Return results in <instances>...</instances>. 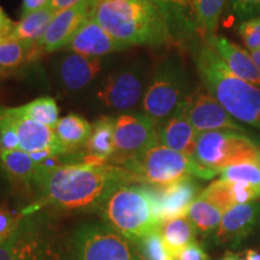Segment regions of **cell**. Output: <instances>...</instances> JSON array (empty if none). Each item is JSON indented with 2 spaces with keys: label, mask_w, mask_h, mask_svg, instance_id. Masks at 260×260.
Here are the masks:
<instances>
[{
  "label": "cell",
  "mask_w": 260,
  "mask_h": 260,
  "mask_svg": "<svg viewBox=\"0 0 260 260\" xmlns=\"http://www.w3.org/2000/svg\"><path fill=\"white\" fill-rule=\"evenodd\" d=\"M151 190L153 195L155 213L160 224L187 216L190 205L199 197V187L193 177L184 178L169 186H151Z\"/></svg>",
  "instance_id": "14"
},
{
  "label": "cell",
  "mask_w": 260,
  "mask_h": 260,
  "mask_svg": "<svg viewBox=\"0 0 260 260\" xmlns=\"http://www.w3.org/2000/svg\"><path fill=\"white\" fill-rule=\"evenodd\" d=\"M51 0H22V17L50 6Z\"/></svg>",
  "instance_id": "39"
},
{
  "label": "cell",
  "mask_w": 260,
  "mask_h": 260,
  "mask_svg": "<svg viewBox=\"0 0 260 260\" xmlns=\"http://www.w3.org/2000/svg\"><path fill=\"white\" fill-rule=\"evenodd\" d=\"M228 8L240 22L260 15V0H228Z\"/></svg>",
  "instance_id": "35"
},
{
  "label": "cell",
  "mask_w": 260,
  "mask_h": 260,
  "mask_svg": "<svg viewBox=\"0 0 260 260\" xmlns=\"http://www.w3.org/2000/svg\"><path fill=\"white\" fill-rule=\"evenodd\" d=\"M68 260H142L121 234L105 223H84L69 241Z\"/></svg>",
  "instance_id": "8"
},
{
  "label": "cell",
  "mask_w": 260,
  "mask_h": 260,
  "mask_svg": "<svg viewBox=\"0 0 260 260\" xmlns=\"http://www.w3.org/2000/svg\"><path fill=\"white\" fill-rule=\"evenodd\" d=\"M126 48L125 45L113 39L92 16L75 32L65 50L87 57L105 58Z\"/></svg>",
  "instance_id": "15"
},
{
  "label": "cell",
  "mask_w": 260,
  "mask_h": 260,
  "mask_svg": "<svg viewBox=\"0 0 260 260\" xmlns=\"http://www.w3.org/2000/svg\"><path fill=\"white\" fill-rule=\"evenodd\" d=\"M135 245L142 260H172L159 230L139 240Z\"/></svg>",
  "instance_id": "32"
},
{
  "label": "cell",
  "mask_w": 260,
  "mask_h": 260,
  "mask_svg": "<svg viewBox=\"0 0 260 260\" xmlns=\"http://www.w3.org/2000/svg\"><path fill=\"white\" fill-rule=\"evenodd\" d=\"M159 145V129L144 113H123L115 119V152L109 162L124 168Z\"/></svg>",
  "instance_id": "10"
},
{
  "label": "cell",
  "mask_w": 260,
  "mask_h": 260,
  "mask_svg": "<svg viewBox=\"0 0 260 260\" xmlns=\"http://www.w3.org/2000/svg\"><path fill=\"white\" fill-rule=\"evenodd\" d=\"M15 24V22H12L11 19L9 18V16L5 14L4 10L0 6V41L11 37L12 31H14Z\"/></svg>",
  "instance_id": "40"
},
{
  "label": "cell",
  "mask_w": 260,
  "mask_h": 260,
  "mask_svg": "<svg viewBox=\"0 0 260 260\" xmlns=\"http://www.w3.org/2000/svg\"><path fill=\"white\" fill-rule=\"evenodd\" d=\"M226 0H193V17L195 28L203 40L217 35L220 16Z\"/></svg>",
  "instance_id": "25"
},
{
  "label": "cell",
  "mask_w": 260,
  "mask_h": 260,
  "mask_svg": "<svg viewBox=\"0 0 260 260\" xmlns=\"http://www.w3.org/2000/svg\"><path fill=\"white\" fill-rule=\"evenodd\" d=\"M115 119L111 116H102L93 123L83 147L82 161L109 162L115 152Z\"/></svg>",
  "instance_id": "20"
},
{
  "label": "cell",
  "mask_w": 260,
  "mask_h": 260,
  "mask_svg": "<svg viewBox=\"0 0 260 260\" xmlns=\"http://www.w3.org/2000/svg\"><path fill=\"white\" fill-rule=\"evenodd\" d=\"M259 223L260 203L258 200L236 205L224 213L222 222L216 229V241L237 245L248 236Z\"/></svg>",
  "instance_id": "16"
},
{
  "label": "cell",
  "mask_w": 260,
  "mask_h": 260,
  "mask_svg": "<svg viewBox=\"0 0 260 260\" xmlns=\"http://www.w3.org/2000/svg\"><path fill=\"white\" fill-rule=\"evenodd\" d=\"M50 239L35 218H22L11 235L0 243V260H22Z\"/></svg>",
  "instance_id": "17"
},
{
  "label": "cell",
  "mask_w": 260,
  "mask_h": 260,
  "mask_svg": "<svg viewBox=\"0 0 260 260\" xmlns=\"http://www.w3.org/2000/svg\"><path fill=\"white\" fill-rule=\"evenodd\" d=\"M219 180L242 182L260 188V167L256 161H247L223 169L219 172Z\"/></svg>",
  "instance_id": "31"
},
{
  "label": "cell",
  "mask_w": 260,
  "mask_h": 260,
  "mask_svg": "<svg viewBox=\"0 0 260 260\" xmlns=\"http://www.w3.org/2000/svg\"><path fill=\"white\" fill-rule=\"evenodd\" d=\"M195 65L204 87L236 121L260 130V88L226 68L207 44L195 52Z\"/></svg>",
  "instance_id": "3"
},
{
  "label": "cell",
  "mask_w": 260,
  "mask_h": 260,
  "mask_svg": "<svg viewBox=\"0 0 260 260\" xmlns=\"http://www.w3.org/2000/svg\"><path fill=\"white\" fill-rule=\"evenodd\" d=\"M3 112L14 124L18 135L19 149L22 151L34 153L45 148L61 146L51 126L19 115L15 107H3Z\"/></svg>",
  "instance_id": "19"
},
{
  "label": "cell",
  "mask_w": 260,
  "mask_h": 260,
  "mask_svg": "<svg viewBox=\"0 0 260 260\" xmlns=\"http://www.w3.org/2000/svg\"><path fill=\"white\" fill-rule=\"evenodd\" d=\"M53 130L58 141L69 154L84 147L92 132V124L82 116L69 113L58 119Z\"/></svg>",
  "instance_id": "24"
},
{
  "label": "cell",
  "mask_w": 260,
  "mask_h": 260,
  "mask_svg": "<svg viewBox=\"0 0 260 260\" xmlns=\"http://www.w3.org/2000/svg\"><path fill=\"white\" fill-rule=\"evenodd\" d=\"M5 239H6V237H3V236H0V243H2L3 241H4Z\"/></svg>",
  "instance_id": "46"
},
{
  "label": "cell",
  "mask_w": 260,
  "mask_h": 260,
  "mask_svg": "<svg viewBox=\"0 0 260 260\" xmlns=\"http://www.w3.org/2000/svg\"><path fill=\"white\" fill-rule=\"evenodd\" d=\"M245 260H260V253L253 251V249H249V251L246 252Z\"/></svg>",
  "instance_id": "42"
},
{
  "label": "cell",
  "mask_w": 260,
  "mask_h": 260,
  "mask_svg": "<svg viewBox=\"0 0 260 260\" xmlns=\"http://www.w3.org/2000/svg\"><path fill=\"white\" fill-rule=\"evenodd\" d=\"M56 14L57 11H54L51 6H47L40 11L23 16L21 21L16 22L14 31L10 38L17 39L28 44H38L39 40L44 37L45 31Z\"/></svg>",
  "instance_id": "26"
},
{
  "label": "cell",
  "mask_w": 260,
  "mask_h": 260,
  "mask_svg": "<svg viewBox=\"0 0 260 260\" xmlns=\"http://www.w3.org/2000/svg\"><path fill=\"white\" fill-rule=\"evenodd\" d=\"M258 147L243 133L216 130L199 133L193 157L195 160L219 175L228 167L256 161Z\"/></svg>",
  "instance_id": "9"
},
{
  "label": "cell",
  "mask_w": 260,
  "mask_h": 260,
  "mask_svg": "<svg viewBox=\"0 0 260 260\" xmlns=\"http://www.w3.org/2000/svg\"><path fill=\"white\" fill-rule=\"evenodd\" d=\"M19 115L28 117L32 121L54 128L59 119V109L57 102L51 96H41L25 105L15 107Z\"/></svg>",
  "instance_id": "30"
},
{
  "label": "cell",
  "mask_w": 260,
  "mask_h": 260,
  "mask_svg": "<svg viewBox=\"0 0 260 260\" xmlns=\"http://www.w3.org/2000/svg\"><path fill=\"white\" fill-rule=\"evenodd\" d=\"M106 58L87 57L74 52L59 53L52 60L58 87L70 95H80L92 89L109 67Z\"/></svg>",
  "instance_id": "11"
},
{
  "label": "cell",
  "mask_w": 260,
  "mask_h": 260,
  "mask_svg": "<svg viewBox=\"0 0 260 260\" xmlns=\"http://www.w3.org/2000/svg\"><path fill=\"white\" fill-rule=\"evenodd\" d=\"M42 56L37 44L8 38L0 41V77L17 73Z\"/></svg>",
  "instance_id": "22"
},
{
  "label": "cell",
  "mask_w": 260,
  "mask_h": 260,
  "mask_svg": "<svg viewBox=\"0 0 260 260\" xmlns=\"http://www.w3.org/2000/svg\"><path fill=\"white\" fill-rule=\"evenodd\" d=\"M96 3L98 0H84L80 4L57 12L44 37L37 44L41 53H52L67 47L75 32L92 17Z\"/></svg>",
  "instance_id": "13"
},
{
  "label": "cell",
  "mask_w": 260,
  "mask_h": 260,
  "mask_svg": "<svg viewBox=\"0 0 260 260\" xmlns=\"http://www.w3.org/2000/svg\"><path fill=\"white\" fill-rule=\"evenodd\" d=\"M198 135L199 133L181 110L159 129V144L193 157Z\"/></svg>",
  "instance_id": "21"
},
{
  "label": "cell",
  "mask_w": 260,
  "mask_h": 260,
  "mask_svg": "<svg viewBox=\"0 0 260 260\" xmlns=\"http://www.w3.org/2000/svg\"><path fill=\"white\" fill-rule=\"evenodd\" d=\"M172 260H209V255L199 243L193 242L180 252L172 254Z\"/></svg>",
  "instance_id": "37"
},
{
  "label": "cell",
  "mask_w": 260,
  "mask_h": 260,
  "mask_svg": "<svg viewBox=\"0 0 260 260\" xmlns=\"http://www.w3.org/2000/svg\"><path fill=\"white\" fill-rule=\"evenodd\" d=\"M167 19L175 41L197 34L193 17V0H153Z\"/></svg>",
  "instance_id": "23"
},
{
  "label": "cell",
  "mask_w": 260,
  "mask_h": 260,
  "mask_svg": "<svg viewBox=\"0 0 260 260\" xmlns=\"http://www.w3.org/2000/svg\"><path fill=\"white\" fill-rule=\"evenodd\" d=\"M149 79L146 64L132 60L119 65L100 81L94 93V103L107 111L126 113L142 103Z\"/></svg>",
  "instance_id": "7"
},
{
  "label": "cell",
  "mask_w": 260,
  "mask_h": 260,
  "mask_svg": "<svg viewBox=\"0 0 260 260\" xmlns=\"http://www.w3.org/2000/svg\"><path fill=\"white\" fill-rule=\"evenodd\" d=\"M182 111L198 133L228 130L247 134V129L240 125L205 87L190 93Z\"/></svg>",
  "instance_id": "12"
},
{
  "label": "cell",
  "mask_w": 260,
  "mask_h": 260,
  "mask_svg": "<svg viewBox=\"0 0 260 260\" xmlns=\"http://www.w3.org/2000/svg\"><path fill=\"white\" fill-rule=\"evenodd\" d=\"M200 198L210 201L211 204H213L214 206L218 207L220 211H223L224 213L228 210H230L232 207L236 206L234 203L232 190H230V183L229 181H223V180H217L212 182L206 189L201 191L199 194Z\"/></svg>",
  "instance_id": "33"
},
{
  "label": "cell",
  "mask_w": 260,
  "mask_h": 260,
  "mask_svg": "<svg viewBox=\"0 0 260 260\" xmlns=\"http://www.w3.org/2000/svg\"><path fill=\"white\" fill-rule=\"evenodd\" d=\"M189 81L184 67L177 57L162 60L149 79L142 99V113L158 129L178 113L190 95Z\"/></svg>",
  "instance_id": "5"
},
{
  "label": "cell",
  "mask_w": 260,
  "mask_h": 260,
  "mask_svg": "<svg viewBox=\"0 0 260 260\" xmlns=\"http://www.w3.org/2000/svg\"><path fill=\"white\" fill-rule=\"evenodd\" d=\"M223 216V211L200 197L194 200L187 213V217L194 224L197 230L204 234L216 230L222 222Z\"/></svg>",
  "instance_id": "29"
},
{
  "label": "cell",
  "mask_w": 260,
  "mask_h": 260,
  "mask_svg": "<svg viewBox=\"0 0 260 260\" xmlns=\"http://www.w3.org/2000/svg\"><path fill=\"white\" fill-rule=\"evenodd\" d=\"M124 168L134 172L138 182L153 187L169 186L188 177L211 180L218 175L200 165L191 155L180 153L160 144Z\"/></svg>",
  "instance_id": "6"
},
{
  "label": "cell",
  "mask_w": 260,
  "mask_h": 260,
  "mask_svg": "<svg viewBox=\"0 0 260 260\" xmlns=\"http://www.w3.org/2000/svg\"><path fill=\"white\" fill-rule=\"evenodd\" d=\"M220 260H243V259H241V256H240L239 254H235V253H232V252H228Z\"/></svg>",
  "instance_id": "44"
},
{
  "label": "cell",
  "mask_w": 260,
  "mask_h": 260,
  "mask_svg": "<svg viewBox=\"0 0 260 260\" xmlns=\"http://www.w3.org/2000/svg\"><path fill=\"white\" fill-rule=\"evenodd\" d=\"M256 162H258V165L260 167V147H258V155H256Z\"/></svg>",
  "instance_id": "45"
},
{
  "label": "cell",
  "mask_w": 260,
  "mask_h": 260,
  "mask_svg": "<svg viewBox=\"0 0 260 260\" xmlns=\"http://www.w3.org/2000/svg\"><path fill=\"white\" fill-rule=\"evenodd\" d=\"M204 42L216 52L217 56L234 75L247 82L260 86V71L249 52L237 46L235 42L230 41L229 39L219 35H214Z\"/></svg>",
  "instance_id": "18"
},
{
  "label": "cell",
  "mask_w": 260,
  "mask_h": 260,
  "mask_svg": "<svg viewBox=\"0 0 260 260\" xmlns=\"http://www.w3.org/2000/svg\"><path fill=\"white\" fill-rule=\"evenodd\" d=\"M139 183L134 172L110 162L80 161L46 168L40 164L34 186L40 205L71 212L100 210L118 188Z\"/></svg>",
  "instance_id": "1"
},
{
  "label": "cell",
  "mask_w": 260,
  "mask_h": 260,
  "mask_svg": "<svg viewBox=\"0 0 260 260\" xmlns=\"http://www.w3.org/2000/svg\"><path fill=\"white\" fill-rule=\"evenodd\" d=\"M249 53H251L252 59L254 60V63H255V65H256V68H258L259 71H260V48H259V50L251 51V52H249Z\"/></svg>",
  "instance_id": "43"
},
{
  "label": "cell",
  "mask_w": 260,
  "mask_h": 260,
  "mask_svg": "<svg viewBox=\"0 0 260 260\" xmlns=\"http://www.w3.org/2000/svg\"><path fill=\"white\" fill-rule=\"evenodd\" d=\"M82 2H84V0H51L50 6L54 10V11L59 12L61 10L71 8V6L80 4V3Z\"/></svg>",
  "instance_id": "41"
},
{
  "label": "cell",
  "mask_w": 260,
  "mask_h": 260,
  "mask_svg": "<svg viewBox=\"0 0 260 260\" xmlns=\"http://www.w3.org/2000/svg\"><path fill=\"white\" fill-rule=\"evenodd\" d=\"M159 232L171 255L195 242L197 236V228L187 216L161 223Z\"/></svg>",
  "instance_id": "27"
},
{
  "label": "cell",
  "mask_w": 260,
  "mask_h": 260,
  "mask_svg": "<svg viewBox=\"0 0 260 260\" xmlns=\"http://www.w3.org/2000/svg\"><path fill=\"white\" fill-rule=\"evenodd\" d=\"M93 18L126 47H157L175 42L167 19L153 0H98Z\"/></svg>",
  "instance_id": "2"
},
{
  "label": "cell",
  "mask_w": 260,
  "mask_h": 260,
  "mask_svg": "<svg viewBox=\"0 0 260 260\" xmlns=\"http://www.w3.org/2000/svg\"><path fill=\"white\" fill-rule=\"evenodd\" d=\"M22 260H63L58 247L54 243V239L46 240L40 247H38L34 252L24 256Z\"/></svg>",
  "instance_id": "36"
},
{
  "label": "cell",
  "mask_w": 260,
  "mask_h": 260,
  "mask_svg": "<svg viewBox=\"0 0 260 260\" xmlns=\"http://www.w3.org/2000/svg\"><path fill=\"white\" fill-rule=\"evenodd\" d=\"M102 214L111 229L135 243L160 228L151 187L126 184L110 195Z\"/></svg>",
  "instance_id": "4"
},
{
  "label": "cell",
  "mask_w": 260,
  "mask_h": 260,
  "mask_svg": "<svg viewBox=\"0 0 260 260\" xmlns=\"http://www.w3.org/2000/svg\"><path fill=\"white\" fill-rule=\"evenodd\" d=\"M239 34L249 51L260 48V15L240 22Z\"/></svg>",
  "instance_id": "34"
},
{
  "label": "cell",
  "mask_w": 260,
  "mask_h": 260,
  "mask_svg": "<svg viewBox=\"0 0 260 260\" xmlns=\"http://www.w3.org/2000/svg\"><path fill=\"white\" fill-rule=\"evenodd\" d=\"M0 161L5 171L14 180L24 184H32L37 177L40 164H37L28 152L14 149L9 152H0Z\"/></svg>",
  "instance_id": "28"
},
{
  "label": "cell",
  "mask_w": 260,
  "mask_h": 260,
  "mask_svg": "<svg viewBox=\"0 0 260 260\" xmlns=\"http://www.w3.org/2000/svg\"><path fill=\"white\" fill-rule=\"evenodd\" d=\"M21 220L22 217H16L10 211L0 209V236L8 237L11 235Z\"/></svg>",
  "instance_id": "38"
}]
</instances>
